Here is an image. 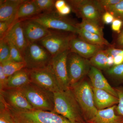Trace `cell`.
I'll return each instance as SVG.
<instances>
[{
    "label": "cell",
    "mask_w": 123,
    "mask_h": 123,
    "mask_svg": "<svg viewBox=\"0 0 123 123\" xmlns=\"http://www.w3.org/2000/svg\"><path fill=\"white\" fill-rule=\"evenodd\" d=\"M53 112L66 118L72 123H84L83 114L73 93L69 88L54 93Z\"/></svg>",
    "instance_id": "cell-1"
},
{
    "label": "cell",
    "mask_w": 123,
    "mask_h": 123,
    "mask_svg": "<svg viewBox=\"0 0 123 123\" xmlns=\"http://www.w3.org/2000/svg\"><path fill=\"white\" fill-rule=\"evenodd\" d=\"M2 102L13 123H72L53 111L38 110L21 111L10 107Z\"/></svg>",
    "instance_id": "cell-2"
},
{
    "label": "cell",
    "mask_w": 123,
    "mask_h": 123,
    "mask_svg": "<svg viewBox=\"0 0 123 123\" xmlns=\"http://www.w3.org/2000/svg\"><path fill=\"white\" fill-rule=\"evenodd\" d=\"M70 89L80 107L85 121H90L98 111L95 105L92 87L83 79Z\"/></svg>",
    "instance_id": "cell-3"
},
{
    "label": "cell",
    "mask_w": 123,
    "mask_h": 123,
    "mask_svg": "<svg viewBox=\"0 0 123 123\" xmlns=\"http://www.w3.org/2000/svg\"><path fill=\"white\" fill-rule=\"evenodd\" d=\"M18 89L22 92L35 110L53 111L55 103L53 92L31 82Z\"/></svg>",
    "instance_id": "cell-4"
},
{
    "label": "cell",
    "mask_w": 123,
    "mask_h": 123,
    "mask_svg": "<svg viewBox=\"0 0 123 123\" xmlns=\"http://www.w3.org/2000/svg\"><path fill=\"white\" fill-rule=\"evenodd\" d=\"M66 1L78 17L104 28L102 16L105 12L99 6L97 0Z\"/></svg>",
    "instance_id": "cell-5"
},
{
    "label": "cell",
    "mask_w": 123,
    "mask_h": 123,
    "mask_svg": "<svg viewBox=\"0 0 123 123\" xmlns=\"http://www.w3.org/2000/svg\"><path fill=\"white\" fill-rule=\"evenodd\" d=\"M29 19L34 20L49 30L77 34L78 23L66 16L60 15L55 11L41 13Z\"/></svg>",
    "instance_id": "cell-6"
},
{
    "label": "cell",
    "mask_w": 123,
    "mask_h": 123,
    "mask_svg": "<svg viewBox=\"0 0 123 123\" xmlns=\"http://www.w3.org/2000/svg\"><path fill=\"white\" fill-rule=\"evenodd\" d=\"M66 65L70 88L84 79L91 66L89 60L70 51L67 56Z\"/></svg>",
    "instance_id": "cell-7"
},
{
    "label": "cell",
    "mask_w": 123,
    "mask_h": 123,
    "mask_svg": "<svg viewBox=\"0 0 123 123\" xmlns=\"http://www.w3.org/2000/svg\"><path fill=\"white\" fill-rule=\"evenodd\" d=\"M23 56L26 68L29 70L47 67L52 57L44 47L36 43H29Z\"/></svg>",
    "instance_id": "cell-8"
},
{
    "label": "cell",
    "mask_w": 123,
    "mask_h": 123,
    "mask_svg": "<svg viewBox=\"0 0 123 123\" xmlns=\"http://www.w3.org/2000/svg\"><path fill=\"white\" fill-rule=\"evenodd\" d=\"M77 35L64 31L52 32L39 42L53 57L69 50L70 41Z\"/></svg>",
    "instance_id": "cell-9"
},
{
    "label": "cell",
    "mask_w": 123,
    "mask_h": 123,
    "mask_svg": "<svg viewBox=\"0 0 123 123\" xmlns=\"http://www.w3.org/2000/svg\"><path fill=\"white\" fill-rule=\"evenodd\" d=\"M29 70L31 81L33 84L53 93L62 91L49 65L43 68Z\"/></svg>",
    "instance_id": "cell-10"
},
{
    "label": "cell",
    "mask_w": 123,
    "mask_h": 123,
    "mask_svg": "<svg viewBox=\"0 0 123 123\" xmlns=\"http://www.w3.org/2000/svg\"><path fill=\"white\" fill-rule=\"evenodd\" d=\"M70 51L67 50L52 57L49 65L62 91L66 90L70 88L66 65L67 56Z\"/></svg>",
    "instance_id": "cell-11"
},
{
    "label": "cell",
    "mask_w": 123,
    "mask_h": 123,
    "mask_svg": "<svg viewBox=\"0 0 123 123\" xmlns=\"http://www.w3.org/2000/svg\"><path fill=\"white\" fill-rule=\"evenodd\" d=\"M0 100L10 107L21 111L35 110L18 89H7L0 91Z\"/></svg>",
    "instance_id": "cell-12"
},
{
    "label": "cell",
    "mask_w": 123,
    "mask_h": 123,
    "mask_svg": "<svg viewBox=\"0 0 123 123\" xmlns=\"http://www.w3.org/2000/svg\"><path fill=\"white\" fill-rule=\"evenodd\" d=\"M21 21L24 34L29 43L39 42L53 32L32 19Z\"/></svg>",
    "instance_id": "cell-13"
},
{
    "label": "cell",
    "mask_w": 123,
    "mask_h": 123,
    "mask_svg": "<svg viewBox=\"0 0 123 123\" xmlns=\"http://www.w3.org/2000/svg\"><path fill=\"white\" fill-rule=\"evenodd\" d=\"M108 47H109L90 44L82 40L77 35L70 41L69 50L89 60L99 51Z\"/></svg>",
    "instance_id": "cell-14"
},
{
    "label": "cell",
    "mask_w": 123,
    "mask_h": 123,
    "mask_svg": "<svg viewBox=\"0 0 123 123\" xmlns=\"http://www.w3.org/2000/svg\"><path fill=\"white\" fill-rule=\"evenodd\" d=\"M3 39L12 42L22 56L29 44L24 34L21 21L19 20L14 23Z\"/></svg>",
    "instance_id": "cell-15"
},
{
    "label": "cell",
    "mask_w": 123,
    "mask_h": 123,
    "mask_svg": "<svg viewBox=\"0 0 123 123\" xmlns=\"http://www.w3.org/2000/svg\"><path fill=\"white\" fill-rule=\"evenodd\" d=\"M24 0H0V22L12 25L15 21L18 8Z\"/></svg>",
    "instance_id": "cell-16"
},
{
    "label": "cell",
    "mask_w": 123,
    "mask_h": 123,
    "mask_svg": "<svg viewBox=\"0 0 123 123\" xmlns=\"http://www.w3.org/2000/svg\"><path fill=\"white\" fill-rule=\"evenodd\" d=\"M87 76L90 79L92 87L105 91L109 93L118 98L115 89L110 85L101 70L91 66Z\"/></svg>",
    "instance_id": "cell-17"
},
{
    "label": "cell",
    "mask_w": 123,
    "mask_h": 123,
    "mask_svg": "<svg viewBox=\"0 0 123 123\" xmlns=\"http://www.w3.org/2000/svg\"><path fill=\"white\" fill-rule=\"evenodd\" d=\"M95 105L98 110H103L118 104V98L105 91L93 88Z\"/></svg>",
    "instance_id": "cell-18"
},
{
    "label": "cell",
    "mask_w": 123,
    "mask_h": 123,
    "mask_svg": "<svg viewBox=\"0 0 123 123\" xmlns=\"http://www.w3.org/2000/svg\"><path fill=\"white\" fill-rule=\"evenodd\" d=\"M116 105L98 110L94 117L88 123H123V117L117 114Z\"/></svg>",
    "instance_id": "cell-19"
},
{
    "label": "cell",
    "mask_w": 123,
    "mask_h": 123,
    "mask_svg": "<svg viewBox=\"0 0 123 123\" xmlns=\"http://www.w3.org/2000/svg\"><path fill=\"white\" fill-rule=\"evenodd\" d=\"M42 12L34 0H24L18 8L14 22L31 18L39 15Z\"/></svg>",
    "instance_id": "cell-20"
},
{
    "label": "cell",
    "mask_w": 123,
    "mask_h": 123,
    "mask_svg": "<svg viewBox=\"0 0 123 123\" xmlns=\"http://www.w3.org/2000/svg\"><path fill=\"white\" fill-rule=\"evenodd\" d=\"M31 82L29 69L25 68L8 78L6 89H20Z\"/></svg>",
    "instance_id": "cell-21"
},
{
    "label": "cell",
    "mask_w": 123,
    "mask_h": 123,
    "mask_svg": "<svg viewBox=\"0 0 123 123\" xmlns=\"http://www.w3.org/2000/svg\"><path fill=\"white\" fill-rule=\"evenodd\" d=\"M89 61L91 66L104 71L114 65V58L107 53L106 49L99 51Z\"/></svg>",
    "instance_id": "cell-22"
},
{
    "label": "cell",
    "mask_w": 123,
    "mask_h": 123,
    "mask_svg": "<svg viewBox=\"0 0 123 123\" xmlns=\"http://www.w3.org/2000/svg\"><path fill=\"white\" fill-rule=\"evenodd\" d=\"M77 35L82 40L90 44L107 47H111V44L104 37L97 34L88 32L79 27H78Z\"/></svg>",
    "instance_id": "cell-23"
},
{
    "label": "cell",
    "mask_w": 123,
    "mask_h": 123,
    "mask_svg": "<svg viewBox=\"0 0 123 123\" xmlns=\"http://www.w3.org/2000/svg\"><path fill=\"white\" fill-rule=\"evenodd\" d=\"M0 65L2 66L4 73L8 78L18 71L26 68V64L24 62H16L10 60L0 63Z\"/></svg>",
    "instance_id": "cell-24"
},
{
    "label": "cell",
    "mask_w": 123,
    "mask_h": 123,
    "mask_svg": "<svg viewBox=\"0 0 123 123\" xmlns=\"http://www.w3.org/2000/svg\"><path fill=\"white\" fill-rule=\"evenodd\" d=\"M104 73L108 77L118 83H123V64L114 66Z\"/></svg>",
    "instance_id": "cell-25"
},
{
    "label": "cell",
    "mask_w": 123,
    "mask_h": 123,
    "mask_svg": "<svg viewBox=\"0 0 123 123\" xmlns=\"http://www.w3.org/2000/svg\"><path fill=\"white\" fill-rule=\"evenodd\" d=\"M77 26L88 32L97 34L104 37L103 28L87 20L82 19L81 22L78 23Z\"/></svg>",
    "instance_id": "cell-26"
},
{
    "label": "cell",
    "mask_w": 123,
    "mask_h": 123,
    "mask_svg": "<svg viewBox=\"0 0 123 123\" xmlns=\"http://www.w3.org/2000/svg\"><path fill=\"white\" fill-rule=\"evenodd\" d=\"M55 10L60 15L66 16L72 11V9L66 0H57L55 3Z\"/></svg>",
    "instance_id": "cell-27"
},
{
    "label": "cell",
    "mask_w": 123,
    "mask_h": 123,
    "mask_svg": "<svg viewBox=\"0 0 123 123\" xmlns=\"http://www.w3.org/2000/svg\"><path fill=\"white\" fill-rule=\"evenodd\" d=\"M10 49L8 43L3 39L0 40V63L10 60Z\"/></svg>",
    "instance_id": "cell-28"
},
{
    "label": "cell",
    "mask_w": 123,
    "mask_h": 123,
    "mask_svg": "<svg viewBox=\"0 0 123 123\" xmlns=\"http://www.w3.org/2000/svg\"><path fill=\"white\" fill-rule=\"evenodd\" d=\"M106 50L109 55L113 57L114 65H119L123 64V49H119L109 47Z\"/></svg>",
    "instance_id": "cell-29"
},
{
    "label": "cell",
    "mask_w": 123,
    "mask_h": 123,
    "mask_svg": "<svg viewBox=\"0 0 123 123\" xmlns=\"http://www.w3.org/2000/svg\"><path fill=\"white\" fill-rule=\"evenodd\" d=\"M35 3L42 11L45 12L55 11V3L53 0H34Z\"/></svg>",
    "instance_id": "cell-30"
},
{
    "label": "cell",
    "mask_w": 123,
    "mask_h": 123,
    "mask_svg": "<svg viewBox=\"0 0 123 123\" xmlns=\"http://www.w3.org/2000/svg\"><path fill=\"white\" fill-rule=\"evenodd\" d=\"M106 11L111 13L115 18H118L123 22V0L116 4L109 7Z\"/></svg>",
    "instance_id": "cell-31"
},
{
    "label": "cell",
    "mask_w": 123,
    "mask_h": 123,
    "mask_svg": "<svg viewBox=\"0 0 123 123\" xmlns=\"http://www.w3.org/2000/svg\"><path fill=\"white\" fill-rule=\"evenodd\" d=\"M6 40L8 43L10 49V60L18 62H24L23 56L17 48L12 42Z\"/></svg>",
    "instance_id": "cell-32"
},
{
    "label": "cell",
    "mask_w": 123,
    "mask_h": 123,
    "mask_svg": "<svg viewBox=\"0 0 123 123\" xmlns=\"http://www.w3.org/2000/svg\"><path fill=\"white\" fill-rule=\"evenodd\" d=\"M0 123H13L4 104L0 101Z\"/></svg>",
    "instance_id": "cell-33"
},
{
    "label": "cell",
    "mask_w": 123,
    "mask_h": 123,
    "mask_svg": "<svg viewBox=\"0 0 123 123\" xmlns=\"http://www.w3.org/2000/svg\"><path fill=\"white\" fill-rule=\"evenodd\" d=\"M117 92L119 102L116 106V111L118 115L123 117V87L115 88Z\"/></svg>",
    "instance_id": "cell-34"
},
{
    "label": "cell",
    "mask_w": 123,
    "mask_h": 123,
    "mask_svg": "<svg viewBox=\"0 0 123 123\" xmlns=\"http://www.w3.org/2000/svg\"><path fill=\"white\" fill-rule=\"evenodd\" d=\"M111 47L119 49H123V28L120 33L116 34Z\"/></svg>",
    "instance_id": "cell-35"
},
{
    "label": "cell",
    "mask_w": 123,
    "mask_h": 123,
    "mask_svg": "<svg viewBox=\"0 0 123 123\" xmlns=\"http://www.w3.org/2000/svg\"><path fill=\"white\" fill-rule=\"evenodd\" d=\"M100 7L106 12V10L109 7L118 3L121 0H97Z\"/></svg>",
    "instance_id": "cell-36"
},
{
    "label": "cell",
    "mask_w": 123,
    "mask_h": 123,
    "mask_svg": "<svg viewBox=\"0 0 123 123\" xmlns=\"http://www.w3.org/2000/svg\"><path fill=\"white\" fill-rule=\"evenodd\" d=\"M123 28V22L118 18H115L111 23V29L116 34L120 33Z\"/></svg>",
    "instance_id": "cell-37"
},
{
    "label": "cell",
    "mask_w": 123,
    "mask_h": 123,
    "mask_svg": "<svg viewBox=\"0 0 123 123\" xmlns=\"http://www.w3.org/2000/svg\"><path fill=\"white\" fill-rule=\"evenodd\" d=\"M11 25L5 22H0V39L4 38Z\"/></svg>",
    "instance_id": "cell-38"
},
{
    "label": "cell",
    "mask_w": 123,
    "mask_h": 123,
    "mask_svg": "<svg viewBox=\"0 0 123 123\" xmlns=\"http://www.w3.org/2000/svg\"><path fill=\"white\" fill-rule=\"evenodd\" d=\"M8 78L6 77L3 72L2 66L0 65V91L5 89Z\"/></svg>",
    "instance_id": "cell-39"
},
{
    "label": "cell",
    "mask_w": 123,
    "mask_h": 123,
    "mask_svg": "<svg viewBox=\"0 0 123 123\" xmlns=\"http://www.w3.org/2000/svg\"><path fill=\"white\" fill-rule=\"evenodd\" d=\"M115 18L108 11L105 12L102 16V20L103 24L107 25L111 24Z\"/></svg>",
    "instance_id": "cell-40"
},
{
    "label": "cell",
    "mask_w": 123,
    "mask_h": 123,
    "mask_svg": "<svg viewBox=\"0 0 123 123\" xmlns=\"http://www.w3.org/2000/svg\"><path fill=\"white\" fill-rule=\"evenodd\" d=\"M86 123V121H85V123Z\"/></svg>",
    "instance_id": "cell-41"
}]
</instances>
